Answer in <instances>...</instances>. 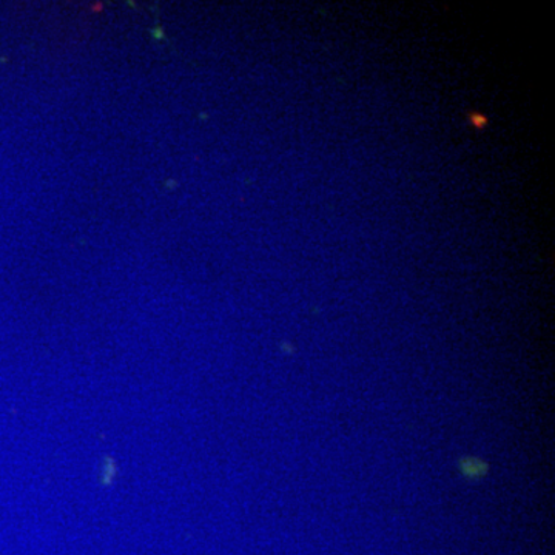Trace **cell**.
<instances>
[{
    "label": "cell",
    "instance_id": "6da1fadb",
    "mask_svg": "<svg viewBox=\"0 0 555 555\" xmlns=\"http://www.w3.org/2000/svg\"><path fill=\"white\" fill-rule=\"evenodd\" d=\"M116 476H118V465H116L115 460L107 456V459L104 460V465H102L101 483L107 486L112 485Z\"/></svg>",
    "mask_w": 555,
    "mask_h": 555
}]
</instances>
